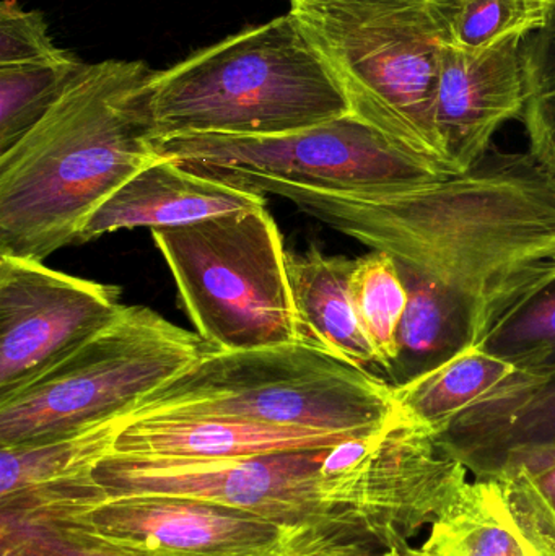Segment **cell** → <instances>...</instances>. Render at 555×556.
I'll list each match as a JSON object with an SVG mask.
<instances>
[{
	"label": "cell",
	"instance_id": "obj_6",
	"mask_svg": "<svg viewBox=\"0 0 555 556\" xmlns=\"http://www.w3.org/2000/svg\"><path fill=\"white\" fill-rule=\"evenodd\" d=\"M199 336L215 352L300 342L287 251L266 207L152 231Z\"/></svg>",
	"mask_w": 555,
	"mask_h": 556
},
{
	"label": "cell",
	"instance_id": "obj_19",
	"mask_svg": "<svg viewBox=\"0 0 555 556\" xmlns=\"http://www.w3.org/2000/svg\"><path fill=\"white\" fill-rule=\"evenodd\" d=\"M514 372L508 363L471 346L439 368L394 388V395L401 412L436 437Z\"/></svg>",
	"mask_w": 555,
	"mask_h": 556
},
{
	"label": "cell",
	"instance_id": "obj_22",
	"mask_svg": "<svg viewBox=\"0 0 555 556\" xmlns=\"http://www.w3.org/2000/svg\"><path fill=\"white\" fill-rule=\"evenodd\" d=\"M0 556H153L114 544L54 513L0 508Z\"/></svg>",
	"mask_w": 555,
	"mask_h": 556
},
{
	"label": "cell",
	"instance_id": "obj_11",
	"mask_svg": "<svg viewBox=\"0 0 555 556\" xmlns=\"http://www.w3.org/2000/svg\"><path fill=\"white\" fill-rule=\"evenodd\" d=\"M524 36L469 51L445 46L437 84L436 126L455 173L471 169L491 150L494 134L527 106Z\"/></svg>",
	"mask_w": 555,
	"mask_h": 556
},
{
	"label": "cell",
	"instance_id": "obj_29",
	"mask_svg": "<svg viewBox=\"0 0 555 556\" xmlns=\"http://www.w3.org/2000/svg\"><path fill=\"white\" fill-rule=\"evenodd\" d=\"M400 555L401 556H427V555H424L422 552H420V548H413L411 547H406V548H403V551L400 552Z\"/></svg>",
	"mask_w": 555,
	"mask_h": 556
},
{
	"label": "cell",
	"instance_id": "obj_24",
	"mask_svg": "<svg viewBox=\"0 0 555 556\" xmlns=\"http://www.w3.org/2000/svg\"><path fill=\"white\" fill-rule=\"evenodd\" d=\"M555 0H452V45L478 51L550 26Z\"/></svg>",
	"mask_w": 555,
	"mask_h": 556
},
{
	"label": "cell",
	"instance_id": "obj_4",
	"mask_svg": "<svg viewBox=\"0 0 555 556\" xmlns=\"http://www.w3.org/2000/svg\"><path fill=\"white\" fill-rule=\"evenodd\" d=\"M352 116L445 176L436 126L440 58L452 42V0H289Z\"/></svg>",
	"mask_w": 555,
	"mask_h": 556
},
{
	"label": "cell",
	"instance_id": "obj_14",
	"mask_svg": "<svg viewBox=\"0 0 555 556\" xmlns=\"http://www.w3.org/2000/svg\"><path fill=\"white\" fill-rule=\"evenodd\" d=\"M266 207L263 194L227 185L160 156L90 215L78 243L134 228L186 227L218 215Z\"/></svg>",
	"mask_w": 555,
	"mask_h": 556
},
{
	"label": "cell",
	"instance_id": "obj_16",
	"mask_svg": "<svg viewBox=\"0 0 555 556\" xmlns=\"http://www.w3.org/2000/svg\"><path fill=\"white\" fill-rule=\"evenodd\" d=\"M357 260L328 256L318 248L287 251V274L300 342L318 346L361 368H380L355 311L351 278Z\"/></svg>",
	"mask_w": 555,
	"mask_h": 556
},
{
	"label": "cell",
	"instance_id": "obj_26",
	"mask_svg": "<svg viewBox=\"0 0 555 556\" xmlns=\"http://www.w3.org/2000/svg\"><path fill=\"white\" fill-rule=\"evenodd\" d=\"M48 31V23L39 12H26L16 0L0 5V67L36 64L61 58Z\"/></svg>",
	"mask_w": 555,
	"mask_h": 556
},
{
	"label": "cell",
	"instance_id": "obj_20",
	"mask_svg": "<svg viewBox=\"0 0 555 556\" xmlns=\"http://www.w3.org/2000/svg\"><path fill=\"white\" fill-rule=\"evenodd\" d=\"M476 346L515 371L555 369V263L515 296Z\"/></svg>",
	"mask_w": 555,
	"mask_h": 556
},
{
	"label": "cell",
	"instance_id": "obj_1",
	"mask_svg": "<svg viewBox=\"0 0 555 556\" xmlns=\"http://www.w3.org/2000/svg\"><path fill=\"white\" fill-rule=\"evenodd\" d=\"M224 182L280 195L439 285L469 307L481 339L515 296L555 263V175L530 152L491 147L468 172L375 194L256 178Z\"/></svg>",
	"mask_w": 555,
	"mask_h": 556
},
{
	"label": "cell",
	"instance_id": "obj_5",
	"mask_svg": "<svg viewBox=\"0 0 555 556\" xmlns=\"http://www.w3.org/2000/svg\"><path fill=\"white\" fill-rule=\"evenodd\" d=\"M160 417L227 418L344 437L378 433L407 418L387 379L303 342L207 353L121 420Z\"/></svg>",
	"mask_w": 555,
	"mask_h": 556
},
{
	"label": "cell",
	"instance_id": "obj_18",
	"mask_svg": "<svg viewBox=\"0 0 555 556\" xmlns=\"http://www.w3.org/2000/svg\"><path fill=\"white\" fill-rule=\"evenodd\" d=\"M407 291L396 339V358L387 371L393 388L439 368L478 345L481 330L469 307L427 278L398 266Z\"/></svg>",
	"mask_w": 555,
	"mask_h": 556
},
{
	"label": "cell",
	"instance_id": "obj_10",
	"mask_svg": "<svg viewBox=\"0 0 555 556\" xmlns=\"http://www.w3.org/2000/svg\"><path fill=\"white\" fill-rule=\"evenodd\" d=\"M123 309L114 285L0 256V399L67 358Z\"/></svg>",
	"mask_w": 555,
	"mask_h": 556
},
{
	"label": "cell",
	"instance_id": "obj_23",
	"mask_svg": "<svg viewBox=\"0 0 555 556\" xmlns=\"http://www.w3.org/2000/svg\"><path fill=\"white\" fill-rule=\"evenodd\" d=\"M352 301L362 329L377 352L380 369L396 358L398 329L407 304V291L393 257L371 251L355 264L351 278Z\"/></svg>",
	"mask_w": 555,
	"mask_h": 556
},
{
	"label": "cell",
	"instance_id": "obj_2",
	"mask_svg": "<svg viewBox=\"0 0 555 556\" xmlns=\"http://www.w3.org/2000/svg\"><path fill=\"white\" fill-rule=\"evenodd\" d=\"M155 72L142 61L88 64L48 116L0 153V256L42 263L78 243L90 215L160 159Z\"/></svg>",
	"mask_w": 555,
	"mask_h": 556
},
{
	"label": "cell",
	"instance_id": "obj_3",
	"mask_svg": "<svg viewBox=\"0 0 555 556\" xmlns=\"http://www.w3.org/2000/svg\"><path fill=\"white\" fill-rule=\"evenodd\" d=\"M348 114L335 75L290 13L199 49L152 80L156 140L287 136Z\"/></svg>",
	"mask_w": 555,
	"mask_h": 556
},
{
	"label": "cell",
	"instance_id": "obj_12",
	"mask_svg": "<svg viewBox=\"0 0 555 556\" xmlns=\"http://www.w3.org/2000/svg\"><path fill=\"white\" fill-rule=\"evenodd\" d=\"M429 528L427 556H555L554 516L521 469L466 480Z\"/></svg>",
	"mask_w": 555,
	"mask_h": 556
},
{
	"label": "cell",
	"instance_id": "obj_21",
	"mask_svg": "<svg viewBox=\"0 0 555 556\" xmlns=\"http://www.w3.org/2000/svg\"><path fill=\"white\" fill-rule=\"evenodd\" d=\"M87 65L65 51L52 61L0 67V153L48 116Z\"/></svg>",
	"mask_w": 555,
	"mask_h": 556
},
{
	"label": "cell",
	"instance_id": "obj_27",
	"mask_svg": "<svg viewBox=\"0 0 555 556\" xmlns=\"http://www.w3.org/2000/svg\"><path fill=\"white\" fill-rule=\"evenodd\" d=\"M507 469H521L543 498L555 519V453L538 454L520 460ZM504 469V470H507ZM502 472V470H501Z\"/></svg>",
	"mask_w": 555,
	"mask_h": 556
},
{
	"label": "cell",
	"instance_id": "obj_13",
	"mask_svg": "<svg viewBox=\"0 0 555 556\" xmlns=\"http://www.w3.org/2000/svg\"><path fill=\"white\" fill-rule=\"evenodd\" d=\"M436 441L475 477L555 453V369L515 371L453 418Z\"/></svg>",
	"mask_w": 555,
	"mask_h": 556
},
{
	"label": "cell",
	"instance_id": "obj_7",
	"mask_svg": "<svg viewBox=\"0 0 555 556\" xmlns=\"http://www.w3.org/2000/svg\"><path fill=\"white\" fill-rule=\"evenodd\" d=\"M215 352L150 307L124 306L106 329L45 375L0 399V446L48 440L123 418Z\"/></svg>",
	"mask_w": 555,
	"mask_h": 556
},
{
	"label": "cell",
	"instance_id": "obj_8",
	"mask_svg": "<svg viewBox=\"0 0 555 556\" xmlns=\"http://www.w3.org/2000/svg\"><path fill=\"white\" fill-rule=\"evenodd\" d=\"M156 152L220 181L269 179L345 194H375L445 178L352 114L287 136L169 137L156 140Z\"/></svg>",
	"mask_w": 555,
	"mask_h": 556
},
{
	"label": "cell",
	"instance_id": "obj_25",
	"mask_svg": "<svg viewBox=\"0 0 555 556\" xmlns=\"http://www.w3.org/2000/svg\"><path fill=\"white\" fill-rule=\"evenodd\" d=\"M527 106L524 121L530 153L555 175V16L524 45Z\"/></svg>",
	"mask_w": 555,
	"mask_h": 556
},
{
	"label": "cell",
	"instance_id": "obj_28",
	"mask_svg": "<svg viewBox=\"0 0 555 556\" xmlns=\"http://www.w3.org/2000/svg\"><path fill=\"white\" fill-rule=\"evenodd\" d=\"M401 551L378 552L370 551V548L362 547L355 544H331L326 547L316 548V551L306 552L299 556H401Z\"/></svg>",
	"mask_w": 555,
	"mask_h": 556
},
{
	"label": "cell",
	"instance_id": "obj_9",
	"mask_svg": "<svg viewBox=\"0 0 555 556\" xmlns=\"http://www.w3.org/2000/svg\"><path fill=\"white\" fill-rule=\"evenodd\" d=\"M10 508L54 513L94 534L153 556H299L367 542L325 529L280 525L250 513L173 496H85Z\"/></svg>",
	"mask_w": 555,
	"mask_h": 556
},
{
	"label": "cell",
	"instance_id": "obj_15",
	"mask_svg": "<svg viewBox=\"0 0 555 556\" xmlns=\"http://www.w3.org/2000/svg\"><path fill=\"white\" fill-rule=\"evenodd\" d=\"M351 438L357 437L227 418H143L121 424L110 456L247 459L297 451L329 450Z\"/></svg>",
	"mask_w": 555,
	"mask_h": 556
},
{
	"label": "cell",
	"instance_id": "obj_17",
	"mask_svg": "<svg viewBox=\"0 0 555 556\" xmlns=\"http://www.w3.org/2000/svg\"><path fill=\"white\" fill-rule=\"evenodd\" d=\"M121 418L48 440L0 446V506L36 502L87 485L110 456Z\"/></svg>",
	"mask_w": 555,
	"mask_h": 556
}]
</instances>
